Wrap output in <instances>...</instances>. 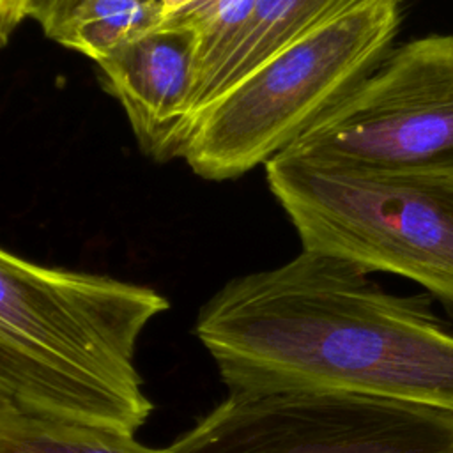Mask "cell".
Listing matches in <instances>:
<instances>
[{
	"label": "cell",
	"instance_id": "10",
	"mask_svg": "<svg viewBox=\"0 0 453 453\" xmlns=\"http://www.w3.org/2000/svg\"><path fill=\"white\" fill-rule=\"evenodd\" d=\"M157 0H90L48 37L97 62L120 44L163 23Z\"/></svg>",
	"mask_w": 453,
	"mask_h": 453
},
{
	"label": "cell",
	"instance_id": "9",
	"mask_svg": "<svg viewBox=\"0 0 453 453\" xmlns=\"http://www.w3.org/2000/svg\"><path fill=\"white\" fill-rule=\"evenodd\" d=\"M0 453H163L131 435L32 412L0 389Z\"/></svg>",
	"mask_w": 453,
	"mask_h": 453
},
{
	"label": "cell",
	"instance_id": "5",
	"mask_svg": "<svg viewBox=\"0 0 453 453\" xmlns=\"http://www.w3.org/2000/svg\"><path fill=\"white\" fill-rule=\"evenodd\" d=\"M280 156L365 173L453 177V35L389 51Z\"/></svg>",
	"mask_w": 453,
	"mask_h": 453
},
{
	"label": "cell",
	"instance_id": "11",
	"mask_svg": "<svg viewBox=\"0 0 453 453\" xmlns=\"http://www.w3.org/2000/svg\"><path fill=\"white\" fill-rule=\"evenodd\" d=\"M255 0H200L163 21L191 28L198 37L195 92L226 58L239 39ZM191 96V99H193Z\"/></svg>",
	"mask_w": 453,
	"mask_h": 453
},
{
	"label": "cell",
	"instance_id": "3",
	"mask_svg": "<svg viewBox=\"0 0 453 453\" xmlns=\"http://www.w3.org/2000/svg\"><path fill=\"white\" fill-rule=\"evenodd\" d=\"M400 4L370 2L269 58L196 117L182 159L209 180L265 165L382 62Z\"/></svg>",
	"mask_w": 453,
	"mask_h": 453
},
{
	"label": "cell",
	"instance_id": "13",
	"mask_svg": "<svg viewBox=\"0 0 453 453\" xmlns=\"http://www.w3.org/2000/svg\"><path fill=\"white\" fill-rule=\"evenodd\" d=\"M198 2H200V0H157L159 7H161V11H163L165 19L180 14L182 11L189 9L191 5L198 4Z\"/></svg>",
	"mask_w": 453,
	"mask_h": 453
},
{
	"label": "cell",
	"instance_id": "4",
	"mask_svg": "<svg viewBox=\"0 0 453 453\" xmlns=\"http://www.w3.org/2000/svg\"><path fill=\"white\" fill-rule=\"evenodd\" d=\"M264 166L303 250L403 276L453 306V177L350 172L280 154Z\"/></svg>",
	"mask_w": 453,
	"mask_h": 453
},
{
	"label": "cell",
	"instance_id": "7",
	"mask_svg": "<svg viewBox=\"0 0 453 453\" xmlns=\"http://www.w3.org/2000/svg\"><path fill=\"white\" fill-rule=\"evenodd\" d=\"M196 60V34L163 21L96 62L104 87L124 108L138 145L156 161L184 154Z\"/></svg>",
	"mask_w": 453,
	"mask_h": 453
},
{
	"label": "cell",
	"instance_id": "6",
	"mask_svg": "<svg viewBox=\"0 0 453 453\" xmlns=\"http://www.w3.org/2000/svg\"><path fill=\"white\" fill-rule=\"evenodd\" d=\"M163 453H453V411L347 391L228 395Z\"/></svg>",
	"mask_w": 453,
	"mask_h": 453
},
{
	"label": "cell",
	"instance_id": "2",
	"mask_svg": "<svg viewBox=\"0 0 453 453\" xmlns=\"http://www.w3.org/2000/svg\"><path fill=\"white\" fill-rule=\"evenodd\" d=\"M168 306L147 285L0 248V389L32 412L136 437L154 409L136 343Z\"/></svg>",
	"mask_w": 453,
	"mask_h": 453
},
{
	"label": "cell",
	"instance_id": "8",
	"mask_svg": "<svg viewBox=\"0 0 453 453\" xmlns=\"http://www.w3.org/2000/svg\"><path fill=\"white\" fill-rule=\"evenodd\" d=\"M370 2L375 0H255L234 48L195 92L191 126L209 104L269 58Z\"/></svg>",
	"mask_w": 453,
	"mask_h": 453
},
{
	"label": "cell",
	"instance_id": "1",
	"mask_svg": "<svg viewBox=\"0 0 453 453\" xmlns=\"http://www.w3.org/2000/svg\"><path fill=\"white\" fill-rule=\"evenodd\" d=\"M368 274L303 250L226 281L195 334L228 395L347 391L453 411V333L428 297L386 292Z\"/></svg>",
	"mask_w": 453,
	"mask_h": 453
},
{
	"label": "cell",
	"instance_id": "12",
	"mask_svg": "<svg viewBox=\"0 0 453 453\" xmlns=\"http://www.w3.org/2000/svg\"><path fill=\"white\" fill-rule=\"evenodd\" d=\"M87 2L90 0H30L28 18L35 19L42 32L50 35L64 19Z\"/></svg>",
	"mask_w": 453,
	"mask_h": 453
}]
</instances>
